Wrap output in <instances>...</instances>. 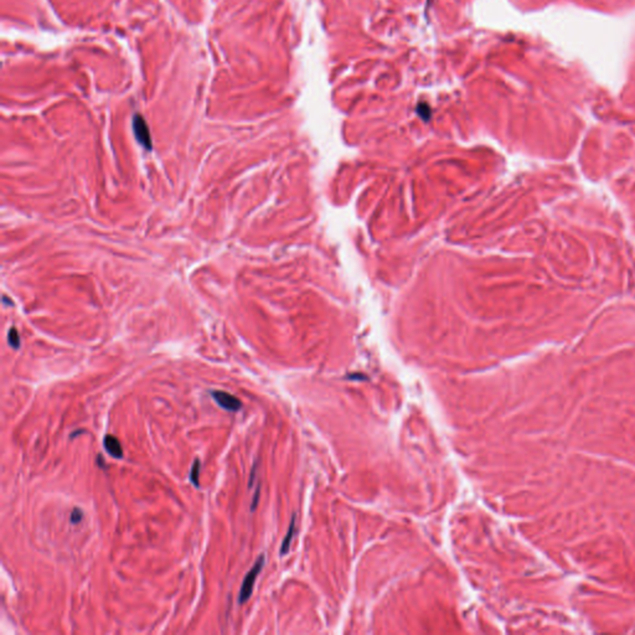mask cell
Wrapping results in <instances>:
<instances>
[{"mask_svg": "<svg viewBox=\"0 0 635 635\" xmlns=\"http://www.w3.org/2000/svg\"><path fill=\"white\" fill-rule=\"evenodd\" d=\"M264 563H266V557L264 555H261L256 560L255 565L252 566V568L250 571L247 572V574L244 576V580L242 582L241 589H240L239 593V603L240 604H244V603L251 598L253 593V588H255V583L256 580H257L258 574L261 573V571L263 569Z\"/></svg>", "mask_w": 635, "mask_h": 635, "instance_id": "cell-1", "label": "cell"}, {"mask_svg": "<svg viewBox=\"0 0 635 635\" xmlns=\"http://www.w3.org/2000/svg\"><path fill=\"white\" fill-rule=\"evenodd\" d=\"M133 132L139 144L147 150H152V137H150L149 128L140 114H136L133 117Z\"/></svg>", "mask_w": 635, "mask_h": 635, "instance_id": "cell-2", "label": "cell"}, {"mask_svg": "<svg viewBox=\"0 0 635 635\" xmlns=\"http://www.w3.org/2000/svg\"><path fill=\"white\" fill-rule=\"evenodd\" d=\"M210 395L211 397L214 398L215 402H216L222 410L228 411V412H237V411L241 410L242 407L241 401H240L237 397L233 396V395L228 394V392L214 390V391H210Z\"/></svg>", "mask_w": 635, "mask_h": 635, "instance_id": "cell-3", "label": "cell"}, {"mask_svg": "<svg viewBox=\"0 0 635 635\" xmlns=\"http://www.w3.org/2000/svg\"><path fill=\"white\" fill-rule=\"evenodd\" d=\"M103 446H104L105 450L108 453L111 457H113L114 459H122L123 458V448L122 444L118 439L116 438L112 434H107L103 438Z\"/></svg>", "mask_w": 635, "mask_h": 635, "instance_id": "cell-4", "label": "cell"}, {"mask_svg": "<svg viewBox=\"0 0 635 635\" xmlns=\"http://www.w3.org/2000/svg\"><path fill=\"white\" fill-rule=\"evenodd\" d=\"M295 522H297V516H295V514H294V515L292 516L291 524H289L286 537L283 538V542H282V546H280V551H279L280 556H286L289 552L292 541H293L294 536H295V532H297V525H295Z\"/></svg>", "mask_w": 635, "mask_h": 635, "instance_id": "cell-5", "label": "cell"}, {"mask_svg": "<svg viewBox=\"0 0 635 635\" xmlns=\"http://www.w3.org/2000/svg\"><path fill=\"white\" fill-rule=\"evenodd\" d=\"M200 470H201V462L200 459H195L189 474L190 481L195 488H200Z\"/></svg>", "mask_w": 635, "mask_h": 635, "instance_id": "cell-6", "label": "cell"}, {"mask_svg": "<svg viewBox=\"0 0 635 635\" xmlns=\"http://www.w3.org/2000/svg\"><path fill=\"white\" fill-rule=\"evenodd\" d=\"M8 343L13 349H19L20 347V336L17 334V329L15 327H11L10 330L8 333Z\"/></svg>", "mask_w": 635, "mask_h": 635, "instance_id": "cell-7", "label": "cell"}, {"mask_svg": "<svg viewBox=\"0 0 635 635\" xmlns=\"http://www.w3.org/2000/svg\"><path fill=\"white\" fill-rule=\"evenodd\" d=\"M84 519V511L81 510L80 508H73V510L71 511V515H69V521L72 525H77L80 524Z\"/></svg>", "mask_w": 635, "mask_h": 635, "instance_id": "cell-8", "label": "cell"}, {"mask_svg": "<svg viewBox=\"0 0 635 635\" xmlns=\"http://www.w3.org/2000/svg\"><path fill=\"white\" fill-rule=\"evenodd\" d=\"M259 495H261V485L258 484L257 488H256L255 495H253L252 502H251V511H255L258 506V501H259Z\"/></svg>", "mask_w": 635, "mask_h": 635, "instance_id": "cell-9", "label": "cell"}, {"mask_svg": "<svg viewBox=\"0 0 635 635\" xmlns=\"http://www.w3.org/2000/svg\"><path fill=\"white\" fill-rule=\"evenodd\" d=\"M257 470H258V463H257V462H256V463L253 464L252 469H251L250 480H248V488H252L253 481H255V480H256V477H257Z\"/></svg>", "mask_w": 635, "mask_h": 635, "instance_id": "cell-10", "label": "cell"}, {"mask_svg": "<svg viewBox=\"0 0 635 635\" xmlns=\"http://www.w3.org/2000/svg\"><path fill=\"white\" fill-rule=\"evenodd\" d=\"M97 464H98V465H100V468H102V469H104V468H105L104 459H103L102 455H98V457H97Z\"/></svg>", "mask_w": 635, "mask_h": 635, "instance_id": "cell-11", "label": "cell"}, {"mask_svg": "<svg viewBox=\"0 0 635 635\" xmlns=\"http://www.w3.org/2000/svg\"><path fill=\"white\" fill-rule=\"evenodd\" d=\"M82 433H86V430H80V429L76 430V432H73L72 434H71V436H69V438L73 439V438H75L76 436H78V434H82Z\"/></svg>", "mask_w": 635, "mask_h": 635, "instance_id": "cell-12", "label": "cell"}]
</instances>
